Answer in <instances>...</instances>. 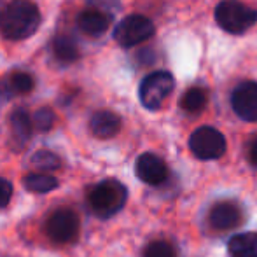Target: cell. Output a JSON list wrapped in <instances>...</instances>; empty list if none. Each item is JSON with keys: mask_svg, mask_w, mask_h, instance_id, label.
Listing matches in <instances>:
<instances>
[{"mask_svg": "<svg viewBox=\"0 0 257 257\" xmlns=\"http://www.w3.org/2000/svg\"><path fill=\"white\" fill-rule=\"evenodd\" d=\"M215 21L227 34L241 35L257 23V11L240 0H222L215 7Z\"/></svg>", "mask_w": 257, "mask_h": 257, "instance_id": "3", "label": "cell"}, {"mask_svg": "<svg viewBox=\"0 0 257 257\" xmlns=\"http://www.w3.org/2000/svg\"><path fill=\"white\" fill-rule=\"evenodd\" d=\"M110 25V18L100 9H86L79 14L77 18V27L82 34L89 35V37H100L108 30Z\"/></svg>", "mask_w": 257, "mask_h": 257, "instance_id": "12", "label": "cell"}, {"mask_svg": "<svg viewBox=\"0 0 257 257\" xmlns=\"http://www.w3.org/2000/svg\"><path fill=\"white\" fill-rule=\"evenodd\" d=\"M46 233L56 243H70L79 234V215L70 208H60L49 215Z\"/></svg>", "mask_w": 257, "mask_h": 257, "instance_id": "7", "label": "cell"}, {"mask_svg": "<svg viewBox=\"0 0 257 257\" xmlns=\"http://www.w3.org/2000/svg\"><path fill=\"white\" fill-rule=\"evenodd\" d=\"M30 163L34 168L41 170V172H44V173L54 172V170H58L61 166L60 158L54 153H51V151H37V153L32 156Z\"/></svg>", "mask_w": 257, "mask_h": 257, "instance_id": "19", "label": "cell"}, {"mask_svg": "<svg viewBox=\"0 0 257 257\" xmlns=\"http://www.w3.org/2000/svg\"><path fill=\"white\" fill-rule=\"evenodd\" d=\"M206 91L203 88H189L180 98V107L189 114H198L206 105Z\"/></svg>", "mask_w": 257, "mask_h": 257, "instance_id": "18", "label": "cell"}, {"mask_svg": "<svg viewBox=\"0 0 257 257\" xmlns=\"http://www.w3.org/2000/svg\"><path fill=\"white\" fill-rule=\"evenodd\" d=\"M89 130L96 139H112L121 130V117L110 110H98L89 119Z\"/></svg>", "mask_w": 257, "mask_h": 257, "instance_id": "11", "label": "cell"}, {"mask_svg": "<svg viewBox=\"0 0 257 257\" xmlns=\"http://www.w3.org/2000/svg\"><path fill=\"white\" fill-rule=\"evenodd\" d=\"M247 158H248V161H250V165L257 168V135L252 137V139L248 140V144H247Z\"/></svg>", "mask_w": 257, "mask_h": 257, "instance_id": "23", "label": "cell"}, {"mask_svg": "<svg viewBox=\"0 0 257 257\" xmlns=\"http://www.w3.org/2000/svg\"><path fill=\"white\" fill-rule=\"evenodd\" d=\"M13 196V184L7 179L0 177V210H4Z\"/></svg>", "mask_w": 257, "mask_h": 257, "instance_id": "22", "label": "cell"}, {"mask_svg": "<svg viewBox=\"0 0 257 257\" xmlns=\"http://www.w3.org/2000/svg\"><path fill=\"white\" fill-rule=\"evenodd\" d=\"M53 54L58 61L63 63H72L79 58L77 42L68 35H58L53 41Z\"/></svg>", "mask_w": 257, "mask_h": 257, "instance_id": "16", "label": "cell"}, {"mask_svg": "<svg viewBox=\"0 0 257 257\" xmlns=\"http://www.w3.org/2000/svg\"><path fill=\"white\" fill-rule=\"evenodd\" d=\"M11 133H13V140L16 142V151H21L32 137V121L27 110L18 108L11 115Z\"/></svg>", "mask_w": 257, "mask_h": 257, "instance_id": "14", "label": "cell"}, {"mask_svg": "<svg viewBox=\"0 0 257 257\" xmlns=\"http://www.w3.org/2000/svg\"><path fill=\"white\" fill-rule=\"evenodd\" d=\"M135 173L144 184L161 186L168 180V166L159 156L153 153H144L135 163Z\"/></svg>", "mask_w": 257, "mask_h": 257, "instance_id": "9", "label": "cell"}, {"mask_svg": "<svg viewBox=\"0 0 257 257\" xmlns=\"http://www.w3.org/2000/svg\"><path fill=\"white\" fill-rule=\"evenodd\" d=\"M229 257H257V233L234 234L227 241Z\"/></svg>", "mask_w": 257, "mask_h": 257, "instance_id": "15", "label": "cell"}, {"mask_svg": "<svg viewBox=\"0 0 257 257\" xmlns=\"http://www.w3.org/2000/svg\"><path fill=\"white\" fill-rule=\"evenodd\" d=\"M189 149L201 161L219 159L226 153V139L213 126H200L191 133Z\"/></svg>", "mask_w": 257, "mask_h": 257, "instance_id": "5", "label": "cell"}, {"mask_svg": "<svg viewBox=\"0 0 257 257\" xmlns=\"http://www.w3.org/2000/svg\"><path fill=\"white\" fill-rule=\"evenodd\" d=\"M231 107L240 119L257 122V82H240L231 93Z\"/></svg>", "mask_w": 257, "mask_h": 257, "instance_id": "8", "label": "cell"}, {"mask_svg": "<svg viewBox=\"0 0 257 257\" xmlns=\"http://www.w3.org/2000/svg\"><path fill=\"white\" fill-rule=\"evenodd\" d=\"M23 186L27 187L30 193L46 194L51 193L54 187H58V180L54 177L48 175V173H28L23 179Z\"/></svg>", "mask_w": 257, "mask_h": 257, "instance_id": "17", "label": "cell"}, {"mask_svg": "<svg viewBox=\"0 0 257 257\" xmlns=\"http://www.w3.org/2000/svg\"><path fill=\"white\" fill-rule=\"evenodd\" d=\"M34 89V77L27 72H14L0 82V100H9L13 95H27Z\"/></svg>", "mask_w": 257, "mask_h": 257, "instance_id": "13", "label": "cell"}, {"mask_svg": "<svg viewBox=\"0 0 257 257\" xmlns=\"http://www.w3.org/2000/svg\"><path fill=\"white\" fill-rule=\"evenodd\" d=\"M173 86H175V79H173V75L170 72H153L147 77H144V81L140 82V102L149 110H158L165 103V100L172 95Z\"/></svg>", "mask_w": 257, "mask_h": 257, "instance_id": "4", "label": "cell"}, {"mask_svg": "<svg viewBox=\"0 0 257 257\" xmlns=\"http://www.w3.org/2000/svg\"><path fill=\"white\" fill-rule=\"evenodd\" d=\"M144 257H175V248L165 240H156L144 250Z\"/></svg>", "mask_w": 257, "mask_h": 257, "instance_id": "21", "label": "cell"}, {"mask_svg": "<svg viewBox=\"0 0 257 257\" xmlns=\"http://www.w3.org/2000/svg\"><path fill=\"white\" fill-rule=\"evenodd\" d=\"M54 121H56V115H54V112L49 107H42V108H39V110L35 112L32 124H34L39 132H49V130L54 126Z\"/></svg>", "mask_w": 257, "mask_h": 257, "instance_id": "20", "label": "cell"}, {"mask_svg": "<svg viewBox=\"0 0 257 257\" xmlns=\"http://www.w3.org/2000/svg\"><path fill=\"white\" fill-rule=\"evenodd\" d=\"M154 35V23L142 14H130L114 28V39L122 48H133Z\"/></svg>", "mask_w": 257, "mask_h": 257, "instance_id": "6", "label": "cell"}, {"mask_svg": "<svg viewBox=\"0 0 257 257\" xmlns=\"http://www.w3.org/2000/svg\"><path fill=\"white\" fill-rule=\"evenodd\" d=\"M210 226L217 231H229L240 226L243 220V212L233 201H219L212 206L208 213Z\"/></svg>", "mask_w": 257, "mask_h": 257, "instance_id": "10", "label": "cell"}, {"mask_svg": "<svg viewBox=\"0 0 257 257\" xmlns=\"http://www.w3.org/2000/svg\"><path fill=\"white\" fill-rule=\"evenodd\" d=\"M41 25V13L30 0H11L0 9V34L7 41H23Z\"/></svg>", "mask_w": 257, "mask_h": 257, "instance_id": "1", "label": "cell"}, {"mask_svg": "<svg viewBox=\"0 0 257 257\" xmlns=\"http://www.w3.org/2000/svg\"><path fill=\"white\" fill-rule=\"evenodd\" d=\"M128 200V189L115 179H107L93 186L88 193V203L91 212L100 219H108L121 212Z\"/></svg>", "mask_w": 257, "mask_h": 257, "instance_id": "2", "label": "cell"}]
</instances>
